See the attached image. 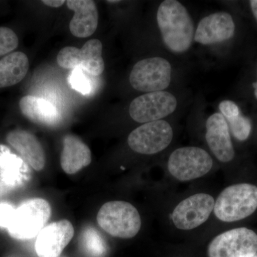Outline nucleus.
<instances>
[{"mask_svg": "<svg viewBox=\"0 0 257 257\" xmlns=\"http://www.w3.org/2000/svg\"><path fill=\"white\" fill-rule=\"evenodd\" d=\"M73 225L63 219L47 225L37 235L35 251L39 257H59L73 238Z\"/></svg>", "mask_w": 257, "mask_h": 257, "instance_id": "obj_13", "label": "nucleus"}, {"mask_svg": "<svg viewBox=\"0 0 257 257\" xmlns=\"http://www.w3.org/2000/svg\"><path fill=\"white\" fill-rule=\"evenodd\" d=\"M220 112L226 119L233 136L239 141L247 140L251 132L249 119L243 116L239 106L231 100L221 101L218 106Z\"/></svg>", "mask_w": 257, "mask_h": 257, "instance_id": "obj_20", "label": "nucleus"}, {"mask_svg": "<svg viewBox=\"0 0 257 257\" xmlns=\"http://www.w3.org/2000/svg\"><path fill=\"white\" fill-rule=\"evenodd\" d=\"M253 257H257V254L255 255V256Z\"/></svg>", "mask_w": 257, "mask_h": 257, "instance_id": "obj_28", "label": "nucleus"}, {"mask_svg": "<svg viewBox=\"0 0 257 257\" xmlns=\"http://www.w3.org/2000/svg\"><path fill=\"white\" fill-rule=\"evenodd\" d=\"M175 66L164 56H152L138 61L130 74V85L143 93L170 90L176 78Z\"/></svg>", "mask_w": 257, "mask_h": 257, "instance_id": "obj_2", "label": "nucleus"}, {"mask_svg": "<svg viewBox=\"0 0 257 257\" xmlns=\"http://www.w3.org/2000/svg\"><path fill=\"white\" fill-rule=\"evenodd\" d=\"M215 201L211 195L199 193L179 203L174 209L172 219L177 229L191 230L200 226L209 219L214 211Z\"/></svg>", "mask_w": 257, "mask_h": 257, "instance_id": "obj_12", "label": "nucleus"}, {"mask_svg": "<svg viewBox=\"0 0 257 257\" xmlns=\"http://www.w3.org/2000/svg\"><path fill=\"white\" fill-rule=\"evenodd\" d=\"M257 253V234L241 227L218 235L209 243V257H253Z\"/></svg>", "mask_w": 257, "mask_h": 257, "instance_id": "obj_9", "label": "nucleus"}, {"mask_svg": "<svg viewBox=\"0 0 257 257\" xmlns=\"http://www.w3.org/2000/svg\"><path fill=\"white\" fill-rule=\"evenodd\" d=\"M92 162V154L86 144L74 135H67L63 140L60 165L67 175L77 173Z\"/></svg>", "mask_w": 257, "mask_h": 257, "instance_id": "obj_17", "label": "nucleus"}, {"mask_svg": "<svg viewBox=\"0 0 257 257\" xmlns=\"http://www.w3.org/2000/svg\"><path fill=\"white\" fill-rule=\"evenodd\" d=\"M253 93H254L255 97L257 99V80L253 83Z\"/></svg>", "mask_w": 257, "mask_h": 257, "instance_id": "obj_27", "label": "nucleus"}, {"mask_svg": "<svg viewBox=\"0 0 257 257\" xmlns=\"http://www.w3.org/2000/svg\"><path fill=\"white\" fill-rule=\"evenodd\" d=\"M67 5L74 13L69 23L72 35L79 38L92 35L97 28L99 20L95 3L92 0H69Z\"/></svg>", "mask_w": 257, "mask_h": 257, "instance_id": "obj_15", "label": "nucleus"}, {"mask_svg": "<svg viewBox=\"0 0 257 257\" xmlns=\"http://www.w3.org/2000/svg\"><path fill=\"white\" fill-rule=\"evenodd\" d=\"M174 130L167 119L141 124L128 135L127 144L133 151L153 155L165 150L172 143Z\"/></svg>", "mask_w": 257, "mask_h": 257, "instance_id": "obj_7", "label": "nucleus"}, {"mask_svg": "<svg viewBox=\"0 0 257 257\" xmlns=\"http://www.w3.org/2000/svg\"><path fill=\"white\" fill-rule=\"evenodd\" d=\"M57 62L64 69L81 68L93 76L101 75L105 68L102 57V43L92 39L81 49L66 47L59 52Z\"/></svg>", "mask_w": 257, "mask_h": 257, "instance_id": "obj_10", "label": "nucleus"}, {"mask_svg": "<svg viewBox=\"0 0 257 257\" xmlns=\"http://www.w3.org/2000/svg\"><path fill=\"white\" fill-rule=\"evenodd\" d=\"M98 224L108 234L121 239L136 236L141 229V216L130 203L122 201L106 202L96 216Z\"/></svg>", "mask_w": 257, "mask_h": 257, "instance_id": "obj_5", "label": "nucleus"}, {"mask_svg": "<svg viewBox=\"0 0 257 257\" xmlns=\"http://www.w3.org/2000/svg\"><path fill=\"white\" fill-rule=\"evenodd\" d=\"M236 25L230 13L214 12L203 17L196 25L194 43L214 47L229 41L234 36Z\"/></svg>", "mask_w": 257, "mask_h": 257, "instance_id": "obj_11", "label": "nucleus"}, {"mask_svg": "<svg viewBox=\"0 0 257 257\" xmlns=\"http://www.w3.org/2000/svg\"><path fill=\"white\" fill-rule=\"evenodd\" d=\"M28 69V57L23 52H13L5 56L0 60V88L18 84L25 78Z\"/></svg>", "mask_w": 257, "mask_h": 257, "instance_id": "obj_19", "label": "nucleus"}, {"mask_svg": "<svg viewBox=\"0 0 257 257\" xmlns=\"http://www.w3.org/2000/svg\"><path fill=\"white\" fill-rule=\"evenodd\" d=\"M65 1L64 0H44L42 1V3H44L47 6L50 7V8H60L62 6Z\"/></svg>", "mask_w": 257, "mask_h": 257, "instance_id": "obj_25", "label": "nucleus"}, {"mask_svg": "<svg viewBox=\"0 0 257 257\" xmlns=\"http://www.w3.org/2000/svg\"><path fill=\"white\" fill-rule=\"evenodd\" d=\"M156 23L161 42L175 55H183L194 43L196 25L187 7L177 0H164L157 8Z\"/></svg>", "mask_w": 257, "mask_h": 257, "instance_id": "obj_1", "label": "nucleus"}, {"mask_svg": "<svg viewBox=\"0 0 257 257\" xmlns=\"http://www.w3.org/2000/svg\"><path fill=\"white\" fill-rule=\"evenodd\" d=\"M52 209L43 199H30L15 209L8 229L12 237L26 240L37 236L46 226Z\"/></svg>", "mask_w": 257, "mask_h": 257, "instance_id": "obj_6", "label": "nucleus"}, {"mask_svg": "<svg viewBox=\"0 0 257 257\" xmlns=\"http://www.w3.org/2000/svg\"><path fill=\"white\" fill-rule=\"evenodd\" d=\"M205 139L211 153L218 160L227 163L234 158L229 126L219 111L213 113L207 118Z\"/></svg>", "mask_w": 257, "mask_h": 257, "instance_id": "obj_14", "label": "nucleus"}, {"mask_svg": "<svg viewBox=\"0 0 257 257\" xmlns=\"http://www.w3.org/2000/svg\"><path fill=\"white\" fill-rule=\"evenodd\" d=\"M15 209L13 206L7 203L0 204V227L8 229Z\"/></svg>", "mask_w": 257, "mask_h": 257, "instance_id": "obj_24", "label": "nucleus"}, {"mask_svg": "<svg viewBox=\"0 0 257 257\" xmlns=\"http://www.w3.org/2000/svg\"><path fill=\"white\" fill-rule=\"evenodd\" d=\"M19 40L11 29L0 27V56L7 55L18 47Z\"/></svg>", "mask_w": 257, "mask_h": 257, "instance_id": "obj_22", "label": "nucleus"}, {"mask_svg": "<svg viewBox=\"0 0 257 257\" xmlns=\"http://www.w3.org/2000/svg\"><path fill=\"white\" fill-rule=\"evenodd\" d=\"M168 170L175 178L182 182L200 178L210 172L213 160L200 147H183L172 152L168 160Z\"/></svg>", "mask_w": 257, "mask_h": 257, "instance_id": "obj_8", "label": "nucleus"}, {"mask_svg": "<svg viewBox=\"0 0 257 257\" xmlns=\"http://www.w3.org/2000/svg\"><path fill=\"white\" fill-rule=\"evenodd\" d=\"M82 245L84 251L89 257H103L106 252L104 239L93 228H88L83 233Z\"/></svg>", "mask_w": 257, "mask_h": 257, "instance_id": "obj_21", "label": "nucleus"}, {"mask_svg": "<svg viewBox=\"0 0 257 257\" xmlns=\"http://www.w3.org/2000/svg\"><path fill=\"white\" fill-rule=\"evenodd\" d=\"M257 209V187L238 184L226 187L214 204V214L219 220L234 222L245 219Z\"/></svg>", "mask_w": 257, "mask_h": 257, "instance_id": "obj_4", "label": "nucleus"}, {"mask_svg": "<svg viewBox=\"0 0 257 257\" xmlns=\"http://www.w3.org/2000/svg\"><path fill=\"white\" fill-rule=\"evenodd\" d=\"M184 99L183 94L172 89L145 93L131 101L128 115L142 124L167 119L182 109Z\"/></svg>", "mask_w": 257, "mask_h": 257, "instance_id": "obj_3", "label": "nucleus"}, {"mask_svg": "<svg viewBox=\"0 0 257 257\" xmlns=\"http://www.w3.org/2000/svg\"><path fill=\"white\" fill-rule=\"evenodd\" d=\"M7 142L34 170L40 171L45 167V151L33 134L25 130H13L7 136Z\"/></svg>", "mask_w": 257, "mask_h": 257, "instance_id": "obj_16", "label": "nucleus"}, {"mask_svg": "<svg viewBox=\"0 0 257 257\" xmlns=\"http://www.w3.org/2000/svg\"><path fill=\"white\" fill-rule=\"evenodd\" d=\"M69 82L75 90L80 92L83 95L89 94L92 91L90 80L83 74L81 68L74 69L69 78Z\"/></svg>", "mask_w": 257, "mask_h": 257, "instance_id": "obj_23", "label": "nucleus"}, {"mask_svg": "<svg viewBox=\"0 0 257 257\" xmlns=\"http://www.w3.org/2000/svg\"><path fill=\"white\" fill-rule=\"evenodd\" d=\"M250 8L252 12L253 17L257 22V0H251L249 2Z\"/></svg>", "mask_w": 257, "mask_h": 257, "instance_id": "obj_26", "label": "nucleus"}, {"mask_svg": "<svg viewBox=\"0 0 257 257\" xmlns=\"http://www.w3.org/2000/svg\"><path fill=\"white\" fill-rule=\"evenodd\" d=\"M19 104L22 114L37 124L51 126L57 124L60 119V113L57 108L42 98L25 96L20 99Z\"/></svg>", "mask_w": 257, "mask_h": 257, "instance_id": "obj_18", "label": "nucleus"}]
</instances>
